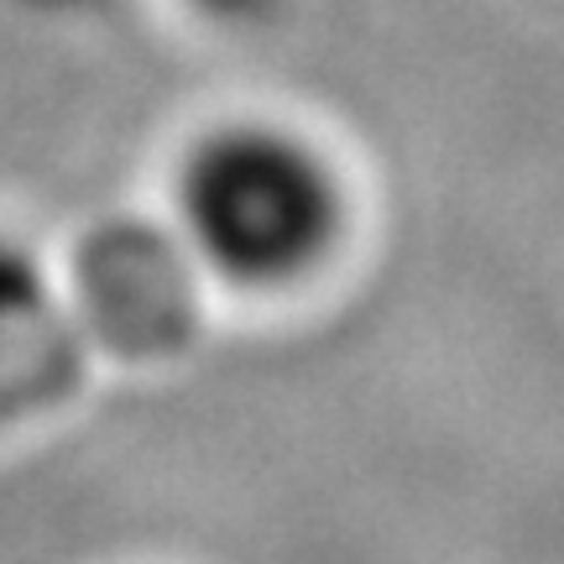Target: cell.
I'll use <instances>...</instances> for the list:
<instances>
[{
    "instance_id": "cell-1",
    "label": "cell",
    "mask_w": 564,
    "mask_h": 564,
    "mask_svg": "<svg viewBox=\"0 0 564 564\" xmlns=\"http://www.w3.org/2000/svg\"><path fill=\"white\" fill-rule=\"evenodd\" d=\"M178 220L225 282L282 288L329 257L345 194L329 158L299 131L230 121L183 152Z\"/></svg>"
},
{
    "instance_id": "cell-2",
    "label": "cell",
    "mask_w": 564,
    "mask_h": 564,
    "mask_svg": "<svg viewBox=\"0 0 564 564\" xmlns=\"http://www.w3.org/2000/svg\"><path fill=\"white\" fill-rule=\"evenodd\" d=\"M42 314H47V272L32 257V246L0 236V366L32 340Z\"/></svg>"
},
{
    "instance_id": "cell-3",
    "label": "cell",
    "mask_w": 564,
    "mask_h": 564,
    "mask_svg": "<svg viewBox=\"0 0 564 564\" xmlns=\"http://www.w3.org/2000/svg\"><path fill=\"white\" fill-rule=\"evenodd\" d=\"M204 6H215V11H241V6H251V0H204Z\"/></svg>"
}]
</instances>
